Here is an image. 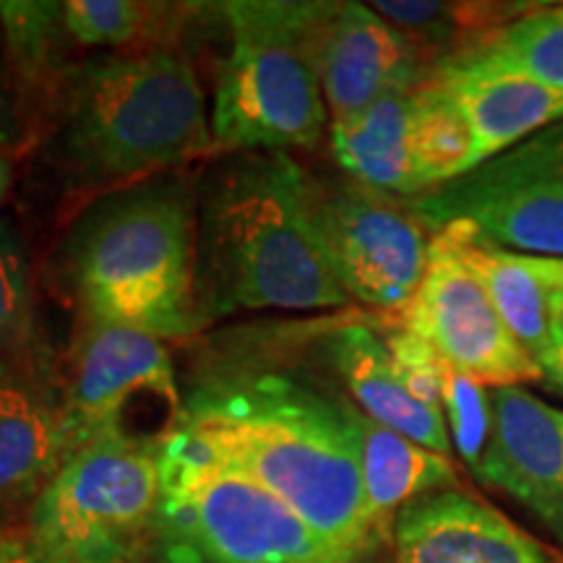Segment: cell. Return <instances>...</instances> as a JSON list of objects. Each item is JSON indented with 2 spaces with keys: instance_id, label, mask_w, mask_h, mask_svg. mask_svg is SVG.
I'll return each mask as SVG.
<instances>
[{
  "instance_id": "cell-1",
  "label": "cell",
  "mask_w": 563,
  "mask_h": 563,
  "mask_svg": "<svg viewBox=\"0 0 563 563\" xmlns=\"http://www.w3.org/2000/svg\"><path fill=\"white\" fill-rule=\"evenodd\" d=\"M180 428L290 506L352 563L382 538L365 509L347 399L287 373H256L196 391Z\"/></svg>"
},
{
  "instance_id": "cell-2",
  "label": "cell",
  "mask_w": 563,
  "mask_h": 563,
  "mask_svg": "<svg viewBox=\"0 0 563 563\" xmlns=\"http://www.w3.org/2000/svg\"><path fill=\"white\" fill-rule=\"evenodd\" d=\"M311 173L287 152L222 154L196 191L199 327L241 311H321L350 298L311 222Z\"/></svg>"
},
{
  "instance_id": "cell-3",
  "label": "cell",
  "mask_w": 563,
  "mask_h": 563,
  "mask_svg": "<svg viewBox=\"0 0 563 563\" xmlns=\"http://www.w3.org/2000/svg\"><path fill=\"white\" fill-rule=\"evenodd\" d=\"M53 154L76 191L97 196L211 154V112L194 63L150 47L68 68Z\"/></svg>"
},
{
  "instance_id": "cell-4",
  "label": "cell",
  "mask_w": 563,
  "mask_h": 563,
  "mask_svg": "<svg viewBox=\"0 0 563 563\" xmlns=\"http://www.w3.org/2000/svg\"><path fill=\"white\" fill-rule=\"evenodd\" d=\"M58 266L84 319L165 342L194 334V186L178 173H162L97 196L63 238Z\"/></svg>"
},
{
  "instance_id": "cell-5",
  "label": "cell",
  "mask_w": 563,
  "mask_h": 563,
  "mask_svg": "<svg viewBox=\"0 0 563 563\" xmlns=\"http://www.w3.org/2000/svg\"><path fill=\"white\" fill-rule=\"evenodd\" d=\"M220 13L230 53L211 102V154L319 146L332 123L313 60L316 3L232 0Z\"/></svg>"
},
{
  "instance_id": "cell-6",
  "label": "cell",
  "mask_w": 563,
  "mask_h": 563,
  "mask_svg": "<svg viewBox=\"0 0 563 563\" xmlns=\"http://www.w3.org/2000/svg\"><path fill=\"white\" fill-rule=\"evenodd\" d=\"M165 563H352L186 428L162 441Z\"/></svg>"
},
{
  "instance_id": "cell-7",
  "label": "cell",
  "mask_w": 563,
  "mask_h": 563,
  "mask_svg": "<svg viewBox=\"0 0 563 563\" xmlns=\"http://www.w3.org/2000/svg\"><path fill=\"white\" fill-rule=\"evenodd\" d=\"M162 441L112 433L63 464L26 534L58 563H139L157 551Z\"/></svg>"
},
{
  "instance_id": "cell-8",
  "label": "cell",
  "mask_w": 563,
  "mask_h": 563,
  "mask_svg": "<svg viewBox=\"0 0 563 563\" xmlns=\"http://www.w3.org/2000/svg\"><path fill=\"white\" fill-rule=\"evenodd\" d=\"M405 203L431 235L462 224L514 253L563 258V121Z\"/></svg>"
},
{
  "instance_id": "cell-9",
  "label": "cell",
  "mask_w": 563,
  "mask_h": 563,
  "mask_svg": "<svg viewBox=\"0 0 563 563\" xmlns=\"http://www.w3.org/2000/svg\"><path fill=\"white\" fill-rule=\"evenodd\" d=\"M336 165L378 191L415 199L473 170L467 123L433 79L329 129Z\"/></svg>"
},
{
  "instance_id": "cell-10",
  "label": "cell",
  "mask_w": 563,
  "mask_h": 563,
  "mask_svg": "<svg viewBox=\"0 0 563 563\" xmlns=\"http://www.w3.org/2000/svg\"><path fill=\"white\" fill-rule=\"evenodd\" d=\"M311 222L321 251L350 300L382 311H402L428 266L431 232L405 199L355 178L311 175Z\"/></svg>"
},
{
  "instance_id": "cell-11",
  "label": "cell",
  "mask_w": 563,
  "mask_h": 563,
  "mask_svg": "<svg viewBox=\"0 0 563 563\" xmlns=\"http://www.w3.org/2000/svg\"><path fill=\"white\" fill-rule=\"evenodd\" d=\"M79 321L63 382V418L76 452L102 435H133L129 418L139 407L178 428L186 402L165 340L84 316Z\"/></svg>"
},
{
  "instance_id": "cell-12",
  "label": "cell",
  "mask_w": 563,
  "mask_h": 563,
  "mask_svg": "<svg viewBox=\"0 0 563 563\" xmlns=\"http://www.w3.org/2000/svg\"><path fill=\"white\" fill-rule=\"evenodd\" d=\"M399 327L485 389L543 382L534 357L511 334L477 274L443 232L431 235L428 266Z\"/></svg>"
},
{
  "instance_id": "cell-13",
  "label": "cell",
  "mask_w": 563,
  "mask_h": 563,
  "mask_svg": "<svg viewBox=\"0 0 563 563\" xmlns=\"http://www.w3.org/2000/svg\"><path fill=\"white\" fill-rule=\"evenodd\" d=\"M313 60L332 125L422 87L433 74L426 53L365 3H316Z\"/></svg>"
},
{
  "instance_id": "cell-14",
  "label": "cell",
  "mask_w": 563,
  "mask_h": 563,
  "mask_svg": "<svg viewBox=\"0 0 563 563\" xmlns=\"http://www.w3.org/2000/svg\"><path fill=\"white\" fill-rule=\"evenodd\" d=\"M488 397L490 441L475 475L525 506L563 548V410L525 386Z\"/></svg>"
},
{
  "instance_id": "cell-15",
  "label": "cell",
  "mask_w": 563,
  "mask_h": 563,
  "mask_svg": "<svg viewBox=\"0 0 563 563\" xmlns=\"http://www.w3.org/2000/svg\"><path fill=\"white\" fill-rule=\"evenodd\" d=\"M431 79L446 91L473 136V170L563 121V89L525 79L475 53L433 63Z\"/></svg>"
},
{
  "instance_id": "cell-16",
  "label": "cell",
  "mask_w": 563,
  "mask_h": 563,
  "mask_svg": "<svg viewBox=\"0 0 563 563\" xmlns=\"http://www.w3.org/2000/svg\"><path fill=\"white\" fill-rule=\"evenodd\" d=\"M391 532L397 563H551L543 543L454 488L407 504Z\"/></svg>"
},
{
  "instance_id": "cell-17",
  "label": "cell",
  "mask_w": 563,
  "mask_h": 563,
  "mask_svg": "<svg viewBox=\"0 0 563 563\" xmlns=\"http://www.w3.org/2000/svg\"><path fill=\"white\" fill-rule=\"evenodd\" d=\"M74 454L63 391L24 378H0V525L19 511H32Z\"/></svg>"
},
{
  "instance_id": "cell-18",
  "label": "cell",
  "mask_w": 563,
  "mask_h": 563,
  "mask_svg": "<svg viewBox=\"0 0 563 563\" xmlns=\"http://www.w3.org/2000/svg\"><path fill=\"white\" fill-rule=\"evenodd\" d=\"M327 355L357 410L435 454L452 456L443 412L422 405L407 389L389 347L373 329L363 323L334 329L327 340Z\"/></svg>"
},
{
  "instance_id": "cell-19",
  "label": "cell",
  "mask_w": 563,
  "mask_h": 563,
  "mask_svg": "<svg viewBox=\"0 0 563 563\" xmlns=\"http://www.w3.org/2000/svg\"><path fill=\"white\" fill-rule=\"evenodd\" d=\"M347 415L357 435L365 509L378 534L389 530V519H397L407 504L449 490L456 483L452 456L435 454L371 420L352 402H347Z\"/></svg>"
},
{
  "instance_id": "cell-20",
  "label": "cell",
  "mask_w": 563,
  "mask_h": 563,
  "mask_svg": "<svg viewBox=\"0 0 563 563\" xmlns=\"http://www.w3.org/2000/svg\"><path fill=\"white\" fill-rule=\"evenodd\" d=\"M439 232L454 243L464 264L483 282L511 334L522 342V347L534 361H540L553 347L551 292L538 274L527 266L522 253L483 241L481 235L462 224H449Z\"/></svg>"
},
{
  "instance_id": "cell-21",
  "label": "cell",
  "mask_w": 563,
  "mask_h": 563,
  "mask_svg": "<svg viewBox=\"0 0 563 563\" xmlns=\"http://www.w3.org/2000/svg\"><path fill=\"white\" fill-rule=\"evenodd\" d=\"M0 378H24L63 391L51 347L42 340L24 243L5 220H0Z\"/></svg>"
},
{
  "instance_id": "cell-22",
  "label": "cell",
  "mask_w": 563,
  "mask_h": 563,
  "mask_svg": "<svg viewBox=\"0 0 563 563\" xmlns=\"http://www.w3.org/2000/svg\"><path fill=\"white\" fill-rule=\"evenodd\" d=\"M368 5L391 21L397 30H402L422 53L428 47H452L449 55L475 45L498 26L532 9L525 3H420V0H376Z\"/></svg>"
},
{
  "instance_id": "cell-23",
  "label": "cell",
  "mask_w": 563,
  "mask_h": 563,
  "mask_svg": "<svg viewBox=\"0 0 563 563\" xmlns=\"http://www.w3.org/2000/svg\"><path fill=\"white\" fill-rule=\"evenodd\" d=\"M464 51L543 87L563 89V3L532 5Z\"/></svg>"
},
{
  "instance_id": "cell-24",
  "label": "cell",
  "mask_w": 563,
  "mask_h": 563,
  "mask_svg": "<svg viewBox=\"0 0 563 563\" xmlns=\"http://www.w3.org/2000/svg\"><path fill=\"white\" fill-rule=\"evenodd\" d=\"M170 5L136 0H66L60 3V24L70 45L121 51L136 45L170 16Z\"/></svg>"
},
{
  "instance_id": "cell-25",
  "label": "cell",
  "mask_w": 563,
  "mask_h": 563,
  "mask_svg": "<svg viewBox=\"0 0 563 563\" xmlns=\"http://www.w3.org/2000/svg\"><path fill=\"white\" fill-rule=\"evenodd\" d=\"M0 21L21 74L30 79L63 74V55L70 42L60 24V3H0Z\"/></svg>"
},
{
  "instance_id": "cell-26",
  "label": "cell",
  "mask_w": 563,
  "mask_h": 563,
  "mask_svg": "<svg viewBox=\"0 0 563 563\" xmlns=\"http://www.w3.org/2000/svg\"><path fill=\"white\" fill-rule=\"evenodd\" d=\"M490 389L464 376L446 361L441 363V412L446 420L452 449L470 470L481 467L490 441Z\"/></svg>"
},
{
  "instance_id": "cell-27",
  "label": "cell",
  "mask_w": 563,
  "mask_h": 563,
  "mask_svg": "<svg viewBox=\"0 0 563 563\" xmlns=\"http://www.w3.org/2000/svg\"><path fill=\"white\" fill-rule=\"evenodd\" d=\"M0 563H58L30 534L0 530Z\"/></svg>"
},
{
  "instance_id": "cell-28",
  "label": "cell",
  "mask_w": 563,
  "mask_h": 563,
  "mask_svg": "<svg viewBox=\"0 0 563 563\" xmlns=\"http://www.w3.org/2000/svg\"><path fill=\"white\" fill-rule=\"evenodd\" d=\"M525 256V253H522ZM530 269L538 274L540 282L548 287V292L563 295V258L553 256H525Z\"/></svg>"
},
{
  "instance_id": "cell-29",
  "label": "cell",
  "mask_w": 563,
  "mask_h": 563,
  "mask_svg": "<svg viewBox=\"0 0 563 563\" xmlns=\"http://www.w3.org/2000/svg\"><path fill=\"white\" fill-rule=\"evenodd\" d=\"M538 365L540 373H543V382L551 386L559 397H563V344H553V347L540 357Z\"/></svg>"
},
{
  "instance_id": "cell-30",
  "label": "cell",
  "mask_w": 563,
  "mask_h": 563,
  "mask_svg": "<svg viewBox=\"0 0 563 563\" xmlns=\"http://www.w3.org/2000/svg\"><path fill=\"white\" fill-rule=\"evenodd\" d=\"M551 336L553 344H563V295L551 292Z\"/></svg>"
},
{
  "instance_id": "cell-31",
  "label": "cell",
  "mask_w": 563,
  "mask_h": 563,
  "mask_svg": "<svg viewBox=\"0 0 563 563\" xmlns=\"http://www.w3.org/2000/svg\"><path fill=\"white\" fill-rule=\"evenodd\" d=\"M11 133V110H9V100H5V95L0 91V141L9 139Z\"/></svg>"
},
{
  "instance_id": "cell-32",
  "label": "cell",
  "mask_w": 563,
  "mask_h": 563,
  "mask_svg": "<svg viewBox=\"0 0 563 563\" xmlns=\"http://www.w3.org/2000/svg\"><path fill=\"white\" fill-rule=\"evenodd\" d=\"M9 183H11V167H9V159L3 157V152H0V201H3L5 191H9Z\"/></svg>"
},
{
  "instance_id": "cell-33",
  "label": "cell",
  "mask_w": 563,
  "mask_h": 563,
  "mask_svg": "<svg viewBox=\"0 0 563 563\" xmlns=\"http://www.w3.org/2000/svg\"><path fill=\"white\" fill-rule=\"evenodd\" d=\"M545 553H548V559H551V563H563V548L545 545Z\"/></svg>"
}]
</instances>
